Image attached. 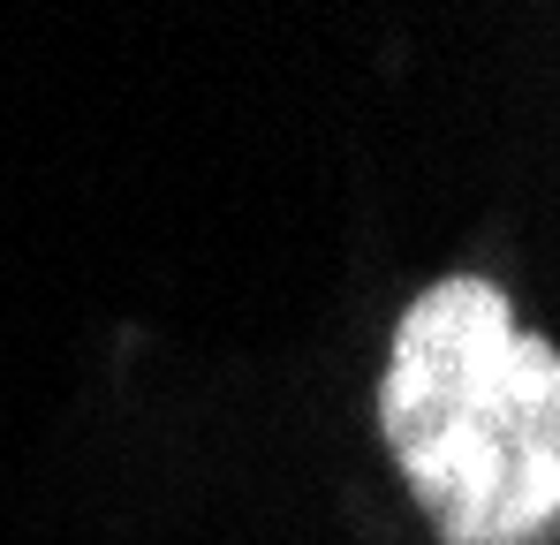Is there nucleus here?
<instances>
[{
    "mask_svg": "<svg viewBox=\"0 0 560 545\" xmlns=\"http://www.w3.org/2000/svg\"><path fill=\"white\" fill-rule=\"evenodd\" d=\"M378 440L432 545L560 538V349L485 272L424 280L378 363Z\"/></svg>",
    "mask_w": 560,
    "mask_h": 545,
    "instance_id": "f257e3e1",
    "label": "nucleus"
}]
</instances>
